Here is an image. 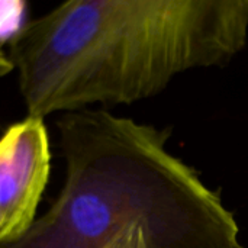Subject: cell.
Instances as JSON below:
<instances>
[{
    "label": "cell",
    "mask_w": 248,
    "mask_h": 248,
    "mask_svg": "<svg viewBox=\"0 0 248 248\" xmlns=\"http://www.w3.org/2000/svg\"><path fill=\"white\" fill-rule=\"evenodd\" d=\"M248 41V0H70L23 25L10 60L28 116L131 105Z\"/></svg>",
    "instance_id": "cell-1"
},
{
    "label": "cell",
    "mask_w": 248,
    "mask_h": 248,
    "mask_svg": "<svg viewBox=\"0 0 248 248\" xmlns=\"http://www.w3.org/2000/svg\"><path fill=\"white\" fill-rule=\"evenodd\" d=\"M58 128L64 187L23 237L0 248H103L128 224L206 186L167 150L170 126L84 109L64 115Z\"/></svg>",
    "instance_id": "cell-2"
},
{
    "label": "cell",
    "mask_w": 248,
    "mask_h": 248,
    "mask_svg": "<svg viewBox=\"0 0 248 248\" xmlns=\"http://www.w3.org/2000/svg\"><path fill=\"white\" fill-rule=\"evenodd\" d=\"M49 142L41 118L28 116L0 138V246L23 237L49 177Z\"/></svg>",
    "instance_id": "cell-3"
},
{
    "label": "cell",
    "mask_w": 248,
    "mask_h": 248,
    "mask_svg": "<svg viewBox=\"0 0 248 248\" xmlns=\"http://www.w3.org/2000/svg\"><path fill=\"white\" fill-rule=\"evenodd\" d=\"M13 62L10 60V57L0 48V77L6 76L7 73H10L13 70Z\"/></svg>",
    "instance_id": "cell-4"
}]
</instances>
